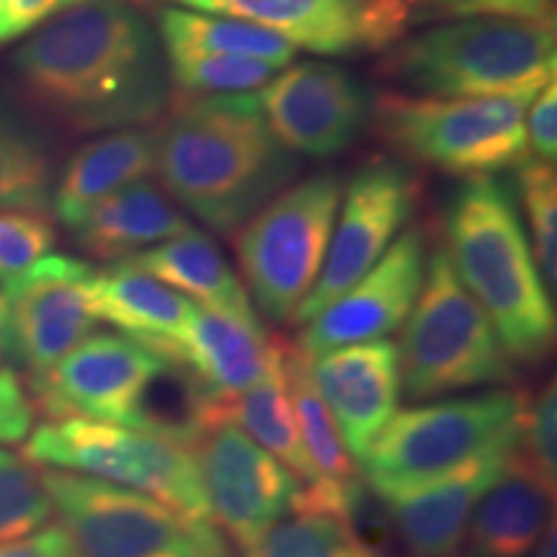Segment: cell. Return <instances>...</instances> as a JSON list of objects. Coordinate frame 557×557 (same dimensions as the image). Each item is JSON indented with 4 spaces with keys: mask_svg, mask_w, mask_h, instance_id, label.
<instances>
[{
    "mask_svg": "<svg viewBox=\"0 0 557 557\" xmlns=\"http://www.w3.org/2000/svg\"><path fill=\"white\" fill-rule=\"evenodd\" d=\"M129 267L156 276L184 297H194L197 305L214 310L256 315L246 287L230 267L214 240L201 230L189 227L176 238L158 243L148 250L129 256Z\"/></svg>",
    "mask_w": 557,
    "mask_h": 557,
    "instance_id": "484cf974",
    "label": "cell"
},
{
    "mask_svg": "<svg viewBox=\"0 0 557 557\" xmlns=\"http://www.w3.org/2000/svg\"><path fill=\"white\" fill-rule=\"evenodd\" d=\"M377 70L406 94L532 101L555 81V21L459 16L400 39Z\"/></svg>",
    "mask_w": 557,
    "mask_h": 557,
    "instance_id": "277c9868",
    "label": "cell"
},
{
    "mask_svg": "<svg viewBox=\"0 0 557 557\" xmlns=\"http://www.w3.org/2000/svg\"><path fill=\"white\" fill-rule=\"evenodd\" d=\"M34 410L24 382L13 369H0V447L18 444L32 434Z\"/></svg>",
    "mask_w": 557,
    "mask_h": 557,
    "instance_id": "d590c367",
    "label": "cell"
},
{
    "mask_svg": "<svg viewBox=\"0 0 557 557\" xmlns=\"http://www.w3.org/2000/svg\"><path fill=\"white\" fill-rule=\"evenodd\" d=\"M287 344V338H276L274 361H271V369L261 382L233 395V398L214 400V423H233L250 442H256L271 457H276L297 480L315 483L318 472L312 468L308 451H305L302 438H299L295 410H292L289 400Z\"/></svg>",
    "mask_w": 557,
    "mask_h": 557,
    "instance_id": "d4e9b609",
    "label": "cell"
},
{
    "mask_svg": "<svg viewBox=\"0 0 557 557\" xmlns=\"http://www.w3.org/2000/svg\"><path fill=\"white\" fill-rule=\"evenodd\" d=\"M426 263V233L421 227L403 230L359 282L302 323L297 346L312 359L331 348L387 338L400 331L421 295Z\"/></svg>",
    "mask_w": 557,
    "mask_h": 557,
    "instance_id": "e0dca14e",
    "label": "cell"
},
{
    "mask_svg": "<svg viewBox=\"0 0 557 557\" xmlns=\"http://www.w3.org/2000/svg\"><path fill=\"white\" fill-rule=\"evenodd\" d=\"M94 267L50 253L0 284V354L29 377L47 372L94 333Z\"/></svg>",
    "mask_w": 557,
    "mask_h": 557,
    "instance_id": "8fae6325",
    "label": "cell"
},
{
    "mask_svg": "<svg viewBox=\"0 0 557 557\" xmlns=\"http://www.w3.org/2000/svg\"><path fill=\"white\" fill-rule=\"evenodd\" d=\"M287 387L292 410L318 478L333 483H357L359 472L354 457L348 455L333 416L320 398L315 382L310 374V357L297 344H287Z\"/></svg>",
    "mask_w": 557,
    "mask_h": 557,
    "instance_id": "f1b7e54d",
    "label": "cell"
},
{
    "mask_svg": "<svg viewBox=\"0 0 557 557\" xmlns=\"http://www.w3.org/2000/svg\"><path fill=\"white\" fill-rule=\"evenodd\" d=\"M527 99H447L385 90L372 127L400 158L449 176H498L532 158Z\"/></svg>",
    "mask_w": 557,
    "mask_h": 557,
    "instance_id": "8992f818",
    "label": "cell"
},
{
    "mask_svg": "<svg viewBox=\"0 0 557 557\" xmlns=\"http://www.w3.org/2000/svg\"><path fill=\"white\" fill-rule=\"evenodd\" d=\"M555 519V483L542 478L519 451L472 511L470 557H529Z\"/></svg>",
    "mask_w": 557,
    "mask_h": 557,
    "instance_id": "44dd1931",
    "label": "cell"
},
{
    "mask_svg": "<svg viewBox=\"0 0 557 557\" xmlns=\"http://www.w3.org/2000/svg\"><path fill=\"white\" fill-rule=\"evenodd\" d=\"M271 132L295 156L336 158L372 127L374 94L336 62L305 60L253 90Z\"/></svg>",
    "mask_w": 557,
    "mask_h": 557,
    "instance_id": "5bb4252c",
    "label": "cell"
},
{
    "mask_svg": "<svg viewBox=\"0 0 557 557\" xmlns=\"http://www.w3.org/2000/svg\"><path fill=\"white\" fill-rule=\"evenodd\" d=\"M341 201L323 271L295 323L315 318L385 256L413 218L418 181L403 160L372 158L354 173Z\"/></svg>",
    "mask_w": 557,
    "mask_h": 557,
    "instance_id": "7c38bea8",
    "label": "cell"
},
{
    "mask_svg": "<svg viewBox=\"0 0 557 557\" xmlns=\"http://www.w3.org/2000/svg\"><path fill=\"white\" fill-rule=\"evenodd\" d=\"M527 143L532 158L555 163L557 156V83L542 86L527 107Z\"/></svg>",
    "mask_w": 557,
    "mask_h": 557,
    "instance_id": "8d00e7d4",
    "label": "cell"
},
{
    "mask_svg": "<svg viewBox=\"0 0 557 557\" xmlns=\"http://www.w3.org/2000/svg\"><path fill=\"white\" fill-rule=\"evenodd\" d=\"M521 205H524L532 253L549 295L557 292V178L555 163L529 158L517 169Z\"/></svg>",
    "mask_w": 557,
    "mask_h": 557,
    "instance_id": "d6a6232c",
    "label": "cell"
},
{
    "mask_svg": "<svg viewBox=\"0 0 557 557\" xmlns=\"http://www.w3.org/2000/svg\"><path fill=\"white\" fill-rule=\"evenodd\" d=\"M189 227V220L171 205L165 191L143 178L101 199L70 233L83 253L101 261H122Z\"/></svg>",
    "mask_w": 557,
    "mask_h": 557,
    "instance_id": "603a6c76",
    "label": "cell"
},
{
    "mask_svg": "<svg viewBox=\"0 0 557 557\" xmlns=\"http://www.w3.org/2000/svg\"><path fill=\"white\" fill-rule=\"evenodd\" d=\"M310 374L354 462L367 457L400 406L398 346L389 338L331 348L310 359Z\"/></svg>",
    "mask_w": 557,
    "mask_h": 557,
    "instance_id": "ac0fdd59",
    "label": "cell"
},
{
    "mask_svg": "<svg viewBox=\"0 0 557 557\" xmlns=\"http://www.w3.org/2000/svg\"><path fill=\"white\" fill-rule=\"evenodd\" d=\"M163 354L114 333H90L47 372L29 377L34 410L50 421L88 418L127 426Z\"/></svg>",
    "mask_w": 557,
    "mask_h": 557,
    "instance_id": "2e32d148",
    "label": "cell"
},
{
    "mask_svg": "<svg viewBox=\"0 0 557 557\" xmlns=\"http://www.w3.org/2000/svg\"><path fill=\"white\" fill-rule=\"evenodd\" d=\"M519 444V455L542 478L557 483V387L553 377L537 393L521 395Z\"/></svg>",
    "mask_w": 557,
    "mask_h": 557,
    "instance_id": "836d02e7",
    "label": "cell"
},
{
    "mask_svg": "<svg viewBox=\"0 0 557 557\" xmlns=\"http://www.w3.org/2000/svg\"><path fill=\"white\" fill-rule=\"evenodd\" d=\"M209 521L240 549L287 517L299 480L233 423L218 421L189 447Z\"/></svg>",
    "mask_w": 557,
    "mask_h": 557,
    "instance_id": "9a60e30c",
    "label": "cell"
},
{
    "mask_svg": "<svg viewBox=\"0 0 557 557\" xmlns=\"http://www.w3.org/2000/svg\"><path fill=\"white\" fill-rule=\"evenodd\" d=\"M274 32L325 58L387 52L408 37L423 0H173Z\"/></svg>",
    "mask_w": 557,
    "mask_h": 557,
    "instance_id": "4fadbf2b",
    "label": "cell"
},
{
    "mask_svg": "<svg viewBox=\"0 0 557 557\" xmlns=\"http://www.w3.org/2000/svg\"><path fill=\"white\" fill-rule=\"evenodd\" d=\"M555 0H451L449 11L457 16H511L532 21H555Z\"/></svg>",
    "mask_w": 557,
    "mask_h": 557,
    "instance_id": "74e56055",
    "label": "cell"
},
{
    "mask_svg": "<svg viewBox=\"0 0 557 557\" xmlns=\"http://www.w3.org/2000/svg\"><path fill=\"white\" fill-rule=\"evenodd\" d=\"M90 302L99 320L137 344L160 351L189 320L194 302L127 261H114L90 278Z\"/></svg>",
    "mask_w": 557,
    "mask_h": 557,
    "instance_id": "cb8c5ba5",
    "label": "cell"
},
{
    "mask_svg": "<svg viewBox=\"0 0 557 557\" xmlns=\"http://www.w3.org/2000/svg\"><path fill=\"white\" fill-rule=\"evenodd\" d=\"M3 41H9V37H5V34L0 32V45H3Z\"/></svg>",
    "mask_w": 557,
    "mask_h": 557,
    "instance_id": "f6af8a7d",
    "label": "cell"
},
{
    "mask_svg": "<svg viewBox=\"0 0 557 557\" xmlns=\"http://www.w3.org/2000/svg\"><path fill=\"white\" fill-rule=\"evenodd\" d=\"M158 34L163 41L165 58H173V54H235V58L263 60L282 70L292 65L297 54L289 41L263 26L191 9L160 11Z\"/></svg>",
    "mask_w": 557,
    "mask_h": 557,
    "instance_id": "4316f807",
    "label": "cell"
},
{
    "mask_svg": "<svg viewBox=\"0 0 557 557\" xmlns=\"http://www.w3.org/2000/svg\"><path fill=\"white\" fill-rule=\"evenodd\" d=\"M169 60L171 86L191 96L250 94L278 73L276 65L235 54H173Z\"/></svg>",
    "mask_w": 557,
    "mask_h": 557,
    "instance_id": "4dcf8cb0",
    "label": "cell"
},
{
    "mask_svg": "<svg viewBox=\"0 0 557 557\" xmlns=\"http://www.w3.org/2000/svg\"><path fill=\"white\" fill-rule=\"evenodd\" d=\"M24 455L39 468L107 480L145 493L181 517L209 521L191 451L160 436L120 423L65 418L34 429Z\"/></svg>",
    "mask_w": 557,
    "mask_h": 557,
    "instance_id": "30bf717a",
    "label": "cell"
},
{
    "mask_svg": "<svg viewBox=\"0 0 557 557\" xmlns=\"http://www.w3.org/2000/svg\"><path fill=\"white\" fill-rule=\"evenodd\" d=\"M75 3H81V0H3L5 24L11 26L16 37H21L24 32L37 29L58 13L73 9Z\"/></svg>",
    "mask_w": 557,
    "mask_h": 557,
    "instance_id": "ab89813d",
    "label": "cell"
},
{
    "mask_svg": "<svg viewBox=\"0 0 557 557\" xmlns=\"http://www.w3.org/2000/svg\"><path fill=\"white\" fill-rule=\"evenodd\" d=\"M274 351L276 338L263 333L259 315H238L194 302L184 329L158 354L184 364L212 398L222 400L267 377Z\"/></svg>",
    "mask_w": 557,
    "mask_h": 557,
    "instance_id": "ffe728a7",
    "label": "cell"
},
{
    "mask_svg": "<svg viewBox=\"0 0 557 557\" xmlns=\"http://www.w3.org/2000/svg\"><path fill=\"white\" fill-rule=\"evenodd\" d=\"M444 557H455V555H444Z\"/></svg>",
    "mask_w": 557,
    "mask_h": 557,
    "instance_id": "bcb514c9",
    "label": "cell"
},
{
    "mask_svg": "<svg viewBox=\"0 0 557 557\" xmlns=\"http://www.w3.org/2000/svg\"><path fill=\"white\" fill-rule=\"evenodd\" d=\"M58 230L47 212H0V284L50 256Z\"/></svg>",
    "mask_w": 557,
    "mask_h": 557,
    "instance_id": "e575fe53",
    "label": "cell"
},
{
    "mask_svg": "<svg viewBox=\"0 0 557 557\" xmlns=\"http://www.w3.org/2000/svg\"><path fill=\"white\" fill-rule=\"evenodd\" d=\"M529 557H557V529H555V519L549 521L545 532H542V537L537 545H534L532 553Z\"/></svg>",
    "mask_w": 557,
    "mask_h": 557,
    "instance_id": "60d3db41",
    "label": "cell"
},
{
    "mask_svg": "<svg viewBox=\"0 0 557 557\" xmlns=\"http://www.w3.org/2000/svg\"><path fill=\"white\" fill-rule=\"evenodd\" d=\"M41 480L75 557H156L160 553L233 557L212 521L181 517L145 493L52 468H41Z\"/></svg>",
    "mask_w": 557,
    "mask_h": 557,
    "instance_id": "9c48e42d",
    "label": "cell"
},
{
    "mask_svg": "<svg viewBox=\"0 0 557 557\" xmlns=\"http://www.w3.org/2000/svg\"><path fill=\"white\" fill-rule=\"evenodd\" d=\"M0 32H3V34H5V37H9V39H16V34H13V32H11V26H9V24H5V11H3V0H0Z\"/></svg>",
    "mask_w": 557,
    "mask_h": 557,
    "instance_id": "b9f144b4",
    "label": "cell"
},
{
    "mask_svg": "<svg viewBox=\"0 0 557 557\" xmlns=\"http://www.w3.org/2000/svg\"><path fill=\"white\" fill-rule=\"evenodd\" d=\"M0 557H75V553L65 529L45 524L24 537L0 540Z\"/></svg>",
    "mask_w": 557,
    "mask_h": 557,
    "instance_id": "f35d334b",
    "label": "cell"
},
{
    "mask_svg": "<svg viewBox=\"0 0 557 557\" xmlns=\"http://www.w3.org/2000/svg\"><path fill=\"white\" fill-rule=\"evenodd\" d=\"M156 173L201 225L233 235L295 184L299 160L278 143L250 90L191 96L173 107L156 129Z\"/></svg>",
    "mask_w": 557,
    "mask_h": 557,
    "instance_id": "7a4b0ae2",
    "label": "cell"
},
{
    "mask_svg": "<svg viewBox=\"0 0 557 557\" xmlns=\"http://www.w3.org/2000/svg\"><path fill=\"white\" fill-rule=\"evenodd\" d=\"M395 346L408 400L444 398L517 380V361L506 354L475 297L462 287L444 248L431 253L421 295Z\"/></svg>",
    "mask_w": 557,
    "mask_h": 557,
    "instance_id": "5b68a950",
    "label": "cell"
},
{
    "mask_svg": "<svg viewBox=\"0 0 557 557\" xmlns=\"http://www.w3.org/2000/svg\"><path fill=\"white\" fill-rule=\"evenodd\" d=\"M444 253L513 361L537 367L555 348V305L542 282L511 186L465 178L444 209Z\"/></svg>",
    "mask_w": 557,
    "mask_h": 557,
    "instance_id": "3957f363",
    "label": "cell"
},
{
    "mask_svg": "<svg viewBox=\"0 0 557 557\" xmlns=\"http://www.w3.org/2000/svg\"><path fill=\"white\" fill-rule=\"evenodd\" d=\"M344 184L336 173L289 184L235 235V256L250 302L274 323H295L310 297L336 227Z\"/></svg>",
    "mask_w": 557,
    "mask_h": 557,
    "instance_id": "ba28073f",
    "label": "cell"
},
{
    "mask_svg": "<svg viewBox=\"0 0 557 557\" xmlns=\"http://www.w3.org/2000/svg\"><path fill=\"white\" fill-rule=\"evenodd\" d=\"M243 557H380L372 553L351 521L318 513H289L269 527Z\"/></svg>",
    "mask_w": 557,
    "mask_h": 557,
    "instance_id": "f546056e",
    "label": "cell"
},
{
    "mask_svg": "<svg viewBox=\"0 0 557 557\" xmlns=\"http://www.w3.org/2000/svg\"><path fill=\"white\" fill-rule=\"evenodd\" d=\"M156 557H209V555H201V553H160Z\"/></svg>",
    "mask_w": 557,
    "mask_h": 557,
    "instance_id": "7bdbcfd3",
    "label": "cell"
},
{
    "mask_svg": "<svg viewBox=\"0 0 557 557\" xmlns=\"http://www.w3.org/2000/svg\"><path fill=\"white\" fill-rule=\"evenodd\" d=\"M11 67L26 101L75 135L145 127L171 107L163 41L129 0H81L37 26Z\"/></svg>",
    "mask_w": 557,
    "mask_h": 557,
    "instance_id": "6da1fadb",
    "label": "cell"
},
{
    "mask_svg": "<svg viewBox=\"0 0 557 557\" xmlns=\"http://www.w3.org/2000/svg\"><path fill=\"white\" fill-rule=\"evenodd\" d=\"M521 393L496 387L398 410L369 447L364 478L380 498L395 496L480 455L519 449Z\"/></svg>",
    "mask_w": 557,
    "mask_h": 557,
    "instance_id": "52a82bcc",
    "label": "cell"
},
{
    "mask_svg": "<svg viewBox=\"0 0 557 557\" xmlns=\"http://www.w3.org/2000/svg\"><path fill=\"white\" fill-rule=\"evenodd\" d=\"M513 451L480 455L444 475L382 498L389 524L408 553L413 557L455 555L478 500L496 483Z\"/></svg>",
    "mask_w": 557,
    "mask_h": 557,
    "instance_id": "d6986e66",
    "label": "cell"
},
{
    "mask_svg": "<svg viewBox=\"0 0 557 557\" xmlns=\"http://www.w3.org/2000/svg\"><path fill=\"white\" fill-rule=\"evenodd\" d=\"M52 189L50 145L16 109L0 101V212H47Z\"/></svg>",
    "mask_w": 557,
    "mask_h": 557,
    "instance_id": "83f0119b",
    "label": "cell"
},
{
    "mask_svg": "<svg viewBox=\"0 0 557 557\" xmlns=\"http://www.w3.org/2000/svg\"><path fill=\"white\" fill-rule=\"evenodd\" d=\"M156 173V132L116 129L73 152L54 178L52 209L73 230L109 194Z\"/></svg>",
    "mask_w": 557,
    "mask_h": 557,
    "instance_id": "7402d4cb",
    "label": "cell"
},
{
    "mask_svg": "<svg viewBox=\"0 0 557 557\" xmlns=\"http://www.w3.org/2000/svg\"><path fill=\"white\" fill-rule=\"evenodd\" d=\"M429 3H436V5H442V9H447V11H449V3H451V0H429Z\"/></svg>",
    "mask_w": 557,
    "mask_h": 557,
    "instance_id": "ee69618b",
    "label": "cell"
},
{
    "mask_svg": "<svg viewBox=\"0 0 557 557\" xmlns=\"http://www.w3.org/2000/svg\"><path fill=\"white\" fill-rule=\"evenodd\" d=\"M52 517L41 468L24 451L0 447V540L24 537Z\"/></svg>",
    "mask_w": 557,
    "mask_h": 557,
    "instance_id": "1f68e13d",
    "label": "cell"
}]
</instances>
